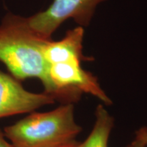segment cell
<instances>
[{
	"mask_svg": "<svg viewBox=\"0 0 147 147\" xmlns=\"http://www.w3.org/2000/svg\"><path fill=\"white\" fill-rule=\"evenodd\" d=\"M35 32L27 18L9 13L0 24V61L18 80L38 78L51 95L49 64L44 56L49 41Z\"/></svg>",
	"mask_w": 147,
	"mask_h": 147,
	"instance_id": "obj_1",
	"label": "cell"
},
{
	"mask_svg": "<svg viewBox=\"0 0 147 147\" xmlns=\"http://www.w3.org/2000/svg\"><path fill=\"white\" fill-rule=\"evenodd\" d=\"M82 128L75 121L74 107L67 103L46 113H33L4 128L14 147H55L74 140Z\"/></svg>",
	"mask_w": 147,
	"mask_h": 147,
	"instance_id": "obj_2",
	"label": "cell"
},
{
	"mask_svg": "<svg viewBox=\"0 0 147 147\" xmlns=\"http://www.w3.org/2000/svg\"><path fill=\"white\" fill-rule=\"evenodd\" d=\"M49 76L52 88L51 95L55 100L73 104L82 93H85L97 97L106 105L112 104L96 77L82 69L80 63L52 64L49 65Z\"/></svg>",
	"mask_w": 147,
	"mask_h": 147,
	"instance_id": "obj_3",
	"label": "cell"
},
{
	"mask_svg": "<svg viewBox=\"0 0 147 147\" xmlns=\"http://www.w3.org/2000/svg\"><path fill=\"white\" fill-rule=\"evenodd\" d=\"M105 0H53L47 10L39 12L27 21L33 30L43 38L51 36L66 20L73 18L80 27L89 25L95 8Z\"/></svg>",
	"mask_w": 147,
	"mask_h": 147,
	"instance_id": "obj_4",
	"label": "cell"
},
{
	"mask_svg": "<svg viewBox=\"0 0 147 147\" xmlns=\"http://www.w3.org/2000/svg\"><path fill=\"white\" fill-rule=\"evenodd\" d=\"M55 102L54 97L45 92L36 93L27 91L19 80L0 70V119L32 113Z\"/></svg>",
	"mask_w": 147,
	"mask_h": 147,
	"instance_id": "obj_5",
	"label": "cell"
},
{
	"mask_svg": "<svg viewBox=\"0 0 147 147\" xmlns=\"http://www.w3.org/2000/svg\"><path fill=\"white\" fill-rule=\"evenodd\" d=\"M82 27L69 30L59 41H49L44 49V56L49 65L62 63H80L88 61L82 53L84 38Z\"/></svg>",
	"mask_w": 147,
	"mask_h": 147,
	"instance_id": "obj_6",
	"label": "cell"
},
{
	"mask_svg": "<svg viewBox=\"0 0 147 147\" xmlns=\"http://www.w3.org/2000/svg\"><path fill=\"white\" fill-rule=\"evenodd\" d=\"M95 121L91 133L80 147H108V140L114 125V119L100 104L95 110Z\"/></svg>",
	"mask_w": 147,
	"mask_h": 147,
	"instance_id": "obj_7",
	"label": "cell"
},
{
	"mask_svg": "<svg viewBox=\"0 0 147 147\" xmlns=\"http://www.w3.org/2000/svg\"><path fill=\"white\" fill-rule=\"evenodd\" d=\"M127 147H147V127H141L136 132L135 138Z\"/></svg>",
	"mask_w": 147,
	"mask_h": 147,
	"instance_id": "obj_8",
	"label": "cell"
},
{
	"mask_svg": "<svg viewBox=\"0 0 147 147\" xmlns=\"http://www.w3.org/2000/svg\"><path fill=\"white\" fill-rule=\"evenodd\" d=\"M3 131L0 129V147H14L13 145L7 140Z\"/></svg>",
	"mask_w": 147,
	"mask_h": 147,
	"instance_id": "obj_9",
	"label": "cell"
},
{
	"mask_svg": "<svg viewBox=\"0 0 147 147\" xmlns=\"http://www.w3.org/2000/svg\"><path fill=\"white\" fill-rule=\"evenodd\" d=\"M81 146V142H78L75 140H72L68 141V142L61 144L58 146H56L55 147H80Z\"/></svg>",
	"mask_w": 147,
	"mask_h": 147,
	"instance_id": "obj_10",
	"label": "cell"
}]
</instances>
